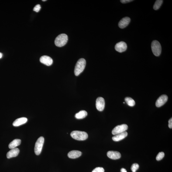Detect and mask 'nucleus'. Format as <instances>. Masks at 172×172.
Masks as SVG:
<instances>
[{"instance_id": "f257e3e1", "label": "nucleus", "mask_w": 172, "mask_h": 172, "mask_svg": "<svg viewBox=\"0 0 172 172\" xmlns=\"http://www.w3.org/2000/svg\"><path fill=\"white\" fill-rule=\"evenodd\" d=\"M86 64V61L84 58H80L77 61L74 69V73L76 76L79 75L84 71Z\"/></svg>"}, {"instance_id": "f03ea898", "label": "nucleus", "mask_w": 172, "mask_h": 172, "mask_svg": "<svg viewBox=\"0 0 172 172\" xmlns=\"http://www.w3.org/2000/svg\"><path fill=\"white\" fill-rule=\"evenodd\" d=\"M70 136L73 138L78 141H84L88 137L87 133L79 131H74L71 132Z\"/></svg>"}, {"instance_id": "7ed1b4c3", "label": "nucleus", "mask_w": 172, "mask_h": 172, "mask_svg": "<svg viewBox=\"0 0 172 172\" xmlns=\"http://www.w3.org/2000/svg\"><path fill=\"white\" fill-rule=\"evenodd\" d=\"M68 41V36L65 34H61L56 38L55 41V44L56 46L61 47L64 46Z\"/></svg>"}, {"instance_id": "20e7f679", "label": "nucleus", "mask_w": 172, "mask_h": 172, "mask_svg": "<svg viewBox=\"0 0 172 172\" xmlns=\"http://www.w3.org/2000/svg\"><path fill=\"white\" fill-rule=\"evenodd\" d=\"M44 142V138L42 136L40 137L37 140L34 148L35 153L37 155H39L41 152Z\"/></svg>"}, {"instance_id": "39448f33", "label": "nucleus", "mask_w": 172, "mask_h": 172, "mask_svg": "<svg viewBox=\"0 0 172 172\" xmlns=\"http://www.w3.org/2000/svg\"><path fill=\"white\" fill-rule=\"evenodd\" d=\"M151 47L152 51L154 55L157 56H160L162 50L160 43L157 41H153L152 42Z\"/></svg>"}, {"instance_id": "423d86ee", "label": "nucleus", "mask_w": 172, "mask_h": 172, "mask_svg": "<svg viewBox=\"0 0 172 172\" xmlns=\"http://www.w3.org/2000/svg\"><path fill=\"white\" fill-rule=\"evenodd\" d=\"M128 125L126 124H123L116 126L114 128L112 131V133L113 135H116L122 133L126 131L128 129Z\"/></svg>"}, {"instance_id": "0eeeda50", "label": "nucleus", "mask_w": 172, "mask_h": 172, "mask_svg": "<svg viewBox=\"0 0 172 172\" xmlns=\"http://www.w3.org/2000/svg\"><path fill=\"white\" fill-rule=\"evenodd\" d=\"M96 106L97 110L100 111L103 110L105 107V101L102 97H99L97 98Z\"/></svg>"}, {"instance_id": "6e6552de", "label": "nucleus", "mask_w": 172, "mask_h": 172, "mask_svg": "<svg viewBox=\"0 0 172 172\" xmlns=\"http://www.w3.org/2000/svg\"><path fill=\"white\" fill-rule=\"evenodd\" d=\"M127 48V44L124 42H121L117 43L115 46V50L120 53L125 51Z\"/></svg>"}, {"instance_id": "1a4fd4ad", "label": "nucleus", "mask_w": 172, "mask_h": 172, "mask_svg": "<svg viewBox=\"0 0 172 172\" xmlns=\"http://www.w3.org/2000/svg\"><path fill=\"white\" fill-rule=\"evenodd\" d=\"M168 97L166 95H163L158 98L156 103V107L159 108L163 106L167 102Z\"/></svg>"}, {"instance_id": "9d476101", "label": "nucleus", "mask_w": 172, "mask_h": 172, "mask_svg": "<svg viewBox=\"0 0 172 172\" xmlns=\"http://www.w3.org/2000/svg\"><path fill=\"white\" fill-rule=\"evenodd\" d=\"M40 61L43 64L48 66L51 65L52 64L53 60L50 56H41L40 58Z\"/></svg>"}, {"instance_id": "9b49d317", "label": "nucleus", "mask_w": 172, "mask_h": 172, "mask_svg": "<svg viewBox=\"0 0 172 172\" xmlns=\"http://www.w3.org/2000/svg\"><path fill=\"white\" fill-rule=\"evenodd\" d=\"M107 155L108 157L113 160L120 159L121 156V153L119 152L113 151H108Z\"/></svg>"}, {"instance_id": "f8f14e48", "label": "nucleus", "mask_w": 172, "mask_h": 172, "mask_svg": "<svg viewBox=\"0 0 172 172\" xmlns=\"http://www.w3.org/2000/svg\"><path fill=\"white\" fill-rule=\"evenodd\" d=\"M130 19L128 17H125L120 21L119 26L121 29H124L129 25L130 22Z\"/></svg>"}, {"instance_id": "ddd939ff", "label": "nucleus", "mask_w": 172, "mask_h": 172, "mask_svg": "<svg viewBox=\"0 0 172 172\" xmlns=\"http://www.w3.org/2000/svg\"><path fill=\"white\" fill-rule=\"evenodd\" d=\"M19 149L17 148H15L12 149L7 153V158L9 159L13 157H16L19 154Z\"/></svg>"}, {"instance_id": "4468645a", "label": "nucleus", "mask_w": 172, "mask_h": 172, "mask_svg": "<svg viewBox=\"0 0 172 172\" xmlns=\"http://www.w3.org/2000/svg\"><path fill=\"white\" fill-rule=\"evenodd\" d=\"M128 135L127 132L126 131L124 132L115 135V136L113 137L112 139L115 142L119 141L126 137Z\"/></svg>"}, {"instance_id": "2eb2a0df", "label": "nucleus", "mask_w": 172, "mask_h": 172, "mask_svg": "<svg viewBox=\"0 0 172 172\" xmlns=\"http://www.w3.org/2000/svg\"><path fill=\"white\" fill-rule=\"evenodd\" d=\"M81 155L82 152L80 151L73 150L69 152L68 156L70 158L75 159L80 157Z\"/></svg>"}, {"instance_id": "dca6fc26", "label": "nucleus", "mask_w": 172, "mask_h": 172, "mask_svg": "<svg viewBox=\"0 0 172 172\" xmlns=\"http://www.w3.org/2000/svg\"><path fill=\"white\" fill-rule=\"evenodd\" d=\"M27 118L25 117H22L16 119L13 122V126L18 127L24 124L27 122Z\"/></svg>"}, {"instance_id": "f3484780", "label": "nucleus", "mask_w": 172, "mask_h": 172, "mask_svg": "<svg viewBox=\"0 0 172 172\" xmlns=\"http://www.w3.org/2000/svg\"><path fill=\"white\" fill-rule=\"evenodd\" d=\"M21 142V141L20 139H15L14 140L9 144L8 147H9V149H11L15 148L17 146L20 145Z\"/></svg>"}, {"instance_id": "a211bd4d", "label": "nucleus", "mask_w": 172, "mask_h": 172, "mask_svg": "<svg viewBox=\"0 0 172 172\" xmlns=\"http://www.w3.org/2000/svg\"><path fill=\"white\" fill-rule=\"evenodd\" d=\"M87 111L84 110H82L76 114L75 117L77 119H82L83 118H85L87 116Z\"/></svg>"}, {"instance_id": "6ab92c4d", "label": "nucleus", "mask_w": 172, "mask_h": 172, "mask_svg": "<svg viewBox=\"0 0 172 172\" xmlns=\"http://www.w3.org/2000/svg\"><path fill=\"white\" fill-rule=\"evenodd\" d=\"M125 100L127 104L129 106L133 107L135 105V101L132 98L129 97H126Z\"/></svg>"}, {"instance_id": "aec40b11", "label": "nucleus", "mask_w": 172, "mask_h": 172, "mask_svg": "<svg viewBox=\"0 0 172 172\" xmlns=\"http://www.w3.org/2000/svg\"><path fill=\"white\" fill-rule=\"evenodd\" d=\"M163 1L162 0H157L155 2L153 8L155 10H157L162 5L163 3Z\"/></svg>"}, {"instance_id": "412c9836", "label": "nucleus", "mask_w": 172, "mask_h": 172, "mask_svg": "<svg viewBox=\"0 0 172 172\" xmlns=\"http://www.w3.org/2000/svg\"><path fill=\"white\" fill-rule=\"evenodd\" d=\"M139 168V164L137 163H134L132 164L131 167V170L133 172H136Z\"/></svg>"}, {"instance_id": "4be33fe9", "label": "nucleus", "mask_w": 172, "mask_h": 172, "mask_svg": "<svg viewBox=\"0 0 172 172\" xmlns=\"http://www.w3.org/2000/svg\"><path fill=\"white\" fill-rule=\"evenodd\" d=\"M164 153L163 152H160L158 154L156 157V160L157 161L161 160L164 157Z\"/></svg>"}, {"instance_id": "5701e85b", "label": "nucleus", "mask_w": 172, "mask_h": 172, "mask_svg": "<svg viewBox=\"0 0 172 172\" xmlns=\"http://www.w3.org/2000/svg\"><path fill=\"white\" fill-rule=\"evenodd\" d=\"M104 169L102 167H98L92 170V172H104Z\"/></svg>"}, {"instance_id": "b1692460", "label": "nucleus", "mask_w": 172, "mask_h": 172, "mask_svg": "<svg viewBox=\"0 0 172 172\" xmlns=\"http://www.w3.org/2000/svg\"><path fill=\"white\" fill-rule=\"evenodd\" d=\"M41 9V6L40 5H39V4H38V5H36L34 8L33 10L36 12H38L40 11Z\"/></svg>"}, {"instance_id": "393cba45", "label": "nucleus", "mask_w": 172, "mask_h": 172, "mask_svg": "<svg viewBox=\"0 0 172 172\" xmlns=\"http://www.w3.org/2000/svg\"><path fill=\"white\" fill-rule=\"evenodd\" d=\"M133 1L132 0H121L120 1L121 3L123 4H125L128 3L132 2Z\"/></svg>"}, {"instance_id": "a878e982", "label": "nucleus", "mask_w": 172, "mask_h": 172, "mask_svg": "<svg viewBox=\"0 0 172 172\" xmlns=\"http://www.w3.org/2000/svg\"><path fill=\"white\" fill-rule=\"evenodd\" d=\"M169 127L170 129L172 128V118L169 120Z\"/></svg>"}, {"instance_id": "bb28decb", "label": "nucleus", "mask_w": 172, "mask_h": 172, "mask_svg": "<svg viewBox=\"0 0 172 172\" xmlns=\"http://www.w3.org/2000/svg\"><path fill=\"white\" fill-rule=\"evenodd\" d=\"M121 172H127V170L126 169H124L123 168H122L121 169Z\"/></svg>"}, {"instance_id": "cd10ccee", "label": "nucleus", "mask_w": 172, "mask_h": 172, "mask_svg": "<svg viewBox=\"0 0 172 172\" xmlns=\"http://www.w3.org/2000/svg\"><path fill=\"white\" fill-rule=\"evenodd\" d=\"M3 54L2 53L0 52V59L2 57Z\"/></svg>"}, {"instance_id": "c85d7f7f", "label": "nucleus", "mask_w": 172, "mask_h": 172, "mask_svg": "<svg viewBox=\"0 0 172 172\" xmlns=\"http://www.w3.org/2000/svg\"><path fill=\"white\" fill-rule=\"evenodd\" d=\"M46 1V0H44V1H43H43Z\"/></svg>"}]
</instances>
